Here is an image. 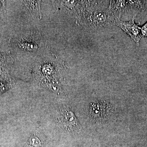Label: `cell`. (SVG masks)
<instances>
[{"instance_id":"2","label":"cell","mask_w":147,"mask_h":147,"mask_svg":"<svg viewBox=\"0 0 147 147\" xmlns=\"http://www.w3.org/2000/svg\"><path fill=\"white\" fill-rule=\"evenodd\" d=\"M58 120L62 128L66 131H78L80 128L75 115L68 108H64L61 110L59 115Z\"/></svg>"},{"instance_id":"3","label":"cell","mask_w":147,"mask_h":147,"mask_svg":"<svg viewBox=\"0 0 147 147\" xmlns=\"http://www.w3.org/2000/svg\"><path fill=\"white\" fill-rule=\"evenodd\" d=\"M135 17L134 16L132 20L129 21H122L119 18L115 19L114 24L121 29L139 45L142 36L141 28L134 23Z\"/></svg>"},{"instance_id":"5","label":"cell","mask_w":147,"mask_h":147,"mask_svg":"<svg viewBox=\"0 0 147 147\" xmlns=\"http://www.w3.org/2000/svg\"><path fill=\"white\" fill-rule=\"evenodd\" d=\"M30 11L32 15L36 19H41V15L40 9V1H24Z\"/></svg>"},{"instance_id":"7","label":"cell","mask_w":147,"mask_h":147,"mask_svg":"<svg viewBox=\"0 0 147 147\" xmlns=\"http://www.w3.org/2000/svg\"><path fill=\"white\" fill-rule=\"evenodd\" d=\"M141 36L143 37H147V22L141 28Z\"/></svg>"},{"instance_id":"6","label":"cell","mask_w":147,"mask_h":147,"mask_svg":"<svg viewBox=\"0 0 147 147\" xmlns=\"http://www.w3.org/2000/svg\"><path fill=\"white\" fill-rule=\"evenodd\" d=\"M29 144L32 147H40L41 146V143L38 137L34 135L30 138Z\"/></svg>"},{"instance_id":"8","label":"cell","mask_w":147,"mask_h":147,"mask_svg":"<svg viewBox=\"0 0 147 147\" xmlns=\"http://www.w3.org/2000/svg\"><path fill=\"white\" fill-rule=\"evenodd\" d=\"M1 2V1H0V5H1V4L2 3Z\"/></svg>"},{"instance_id":"4","label":"cell","mask_w":147,"mask_h":147,"mask_svg":"<svg viewBox=\"0 0 147 147\" xmlns=\"http://www.w3.org/2000/svg\"><path fill=\"white\" fill-rule=\"evenodd\" d=\"M108 9L115 19H120L121 15L128 10L127 1H110Z\"/></svg>"},{"instance_id":"1","label":"cell","mask_w":147,"mask_h":147,"mask_svg":"<svg viewBox=\"0 0 147 147\" xmlns=\"http://www.w3.org/2000/svg\"><path fill=\"white\" fill-rule=\"evenodd\" d=\"M101 1H86L82 9V21L91 30H96L114 24L115 18L108 8L100 5Z\"/></svg>"}]
</instances>
